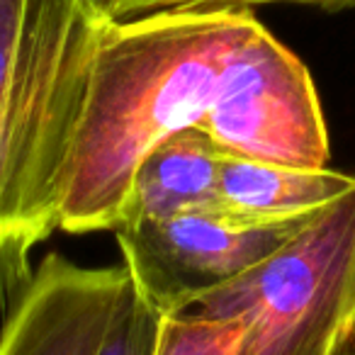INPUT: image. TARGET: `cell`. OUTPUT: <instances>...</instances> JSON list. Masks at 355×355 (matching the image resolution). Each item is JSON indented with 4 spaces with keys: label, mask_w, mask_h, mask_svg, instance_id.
<instances>
[{
    "label": "cell",
    "mask_w": 355,
    "mask_h": 355,
    "mask_svg": "<svg viewBox=\"0 0 355 355\" xmlns=\"http://www.w3.org/2000/svg\"><path fill=\"white\" fill-rule=\"evenodd\" d=\"M166 316L158 314L129 282L95 355H158Z\"/></svg>",
    "instance_id": "10"
},
{
    "label": "cell",
    "mask_w": 355,
    "mask_h": 355,
    "mask_svg": "<svg viewBox=\"0 0 355 355\" xmlns=\"http://www.w3.org/2000/svg\"><path fill=\"white\" fill-rule=\"evenodd\" d=\"M190 311L243 321L241 355H336L355 338V190Z\"/></svg>",
    "instance_id": "3"
},
{
    "label": "cell",
    "mask_w": 355,
    "mask_h": 355,
    "mask_svg": "<svg viewBox=\"0 0 355 355\" xmlns=\"http://www.w3.org/2000/svg\"><path fill=\"white\" fill-rule=\"evenodd\" d=\"M355 190V175L297 168L229 153L219 175V212L248 224H290L314 217Z\"/></svg>",
    "instance_id": "7"
},
{
    "label": "cell",
    "mask_w": 355,
    "mask_h": 355,
    "mask_svg": "<svg viewBox=\"0 0 355 355\" xmlns=\"http://www.w3.org/2000/svg\"><path fill=\"white\" fill-rule=\"evenodd\" d=\"M127 268H83L49 253L8 300L0 355H95L124 292Z\"/></svg>",
    "instance_id": "6"
},
{
    "label": "cell",
    "mask_w": 355,
    "mask_h": 355,
    "mask_svg": "<svg viewBox=\"0 0 355 355\" xmlns=\"http://www.w3.org/2000/svg\"><path fill=\"white\" fill-rule=\"evenodd\" d=\"M110 15L93 0H0V287L59 229L76 124Z\"/></svg>",
    "instance_id": "2"
},
{
    "label": "cell",
    "mask_w": 355,
    "mask_h": 355,
    "mask_svg": "<svg viewBox=\"0 0 355 355\" xmlns=\"http://www.w3.org/2000/svg\"><path fill=\"white\" fill-rule=\"evenodd\" d=\"M93 3H98V6L103 8L105 12H107V3H110V0H93Z\"/></svg>",
    "instance_id": "13"
},
{
    "label": "cell",
    "mask_w": 355,
    "mask_h": 355,
    "mask_svg": "<svg viewBox=\"0 0 355 355\" xmlns=\"http://www.w3.org/2000/svg\"><path fill=\"white\" fill-rule=\"evenodd\" d=\"M243 321L185 314L166 316L158 355H241Z\"/></svg>",
    "instance_id": "9"
},
{
    "label": "cell",
    "mask_w": 355,
    "mask_h": 355,
    "mask_svg": "<svg viewBox=\"0 0 355 355\" xmlns=\"http://www.w3.org/2000/svg\"><path fill=\"white\" fill-rule=\"evenodd\" d=\"M336 355H355V338H353V340H348V343H345L343 348H340Z\"/></svg>",
    "instance_id": "12"
},
{
    "label": "cell",
    "mask_w": 355,
    "mask_h": 355,
    "mask_svg": "<svg viewBox=\"0 0 355 355\" xmlns=\"http://www.w3.org/2000/svg\"><path fill=\"white\" fill-rule=\"evenodd\" d=\"M224 151L202 127H188L153 146L137 168L124 222L219 209Z\"/></svg>",
    "instance_id": "8"
},
{
    "label": "cell",
    "mask_w": 355,
    "mask_h": 355,
    "mask_svg": "<svg viewBox=\"0 0 355 355\" xmlns=\"http://www.w3.org/2000/svg\"><path fill=\"white\" fill-rule=\"evenodd\" d=\"M200 127L229 153L297 168H326L324 110L306 66L256 22L236 46Z\"/></svg>",
    "instance_id": "4"
},
{
    "label": "cell",
    "mask_w": 355,
    "mask_h": 355,
    "mask_svg": "<svg viewBox=\"0 0 355 355\" xmlns=\"http://www.w3.org/2000/svg\"><path fill=\"white\" fill-rule=\"evenodd\" d=\"M309 219L248 224L219 209H202L124 222L114 236L134 290L158 314L175 316L277 251Z\"/></svg>",
    "instance_id": "5"
},
{
    "label": "cell",
    "mask_w": 355,
    "mask_h": 355,
    "mask_svg": "<svg viewBox=\"0 0 355 355\" xmlns=\"http://www.w3.org/2000/svg\"><path fill=\"white\" fill-rule=\"evenodd\" d=\"M251 8H180L110 17L90 64L76 124L59 229L114 232L146 153L212 107Z\"/></svg>",
    "instance_id": "1"
},
{
    "label": "cell",
    "mask_w": 355,
    "mask_h": 355,
    "mask_svg": "<svg viewBox=\"0 0 355 355\" xmlns=\"http://www.w3.org/2000/svg\"><path fill=\"white\" fill-rule=\"evenodd\" d=\"M272 3H297V6H316L326 10H340V8H353L355 0H110L107 15L119 17H137L146 12L158 10H180V8H256V6H272Z\"/></svg>",
    "instance_id": "11"
}]
</instances>
